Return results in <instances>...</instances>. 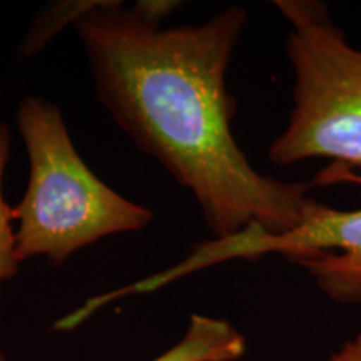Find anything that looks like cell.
Segmentation results:
<instances>
[{
	"label": "cell",
	"instance_id": "cell-5",
	"mask_svg": "<svg viewBox=\"0 0 361 361\" xmlns=\"http://www.w3.org/2000/svg\"><path fill=\"white\" fill-rule=\"evenodd\" d=\"M246 353V338L226 319L192 314L173 348L151 361H236Z\"/></svg>",
	"mask_w": 361,
	"mask_h": 361
},
{
	"label": "cell",
	"instance_id": "cell-6",
	"mask_svg": "<svg viewBox=\"0 0 361 361\" xmlns=\"http://www.w3.org/2000/svg\"><path fill=\"white\" fill-rule=\"evenodd\" d=\"M8 157H11V129L0 121V283L13 278L19 271L17 259V231L13 229L12 206L4 200L2 183Z\"/></svg>",
	"mask_w": 361,
	"mask_h": 361
},
{
	"label": "cell",
	"instance_id": "cell-4",
	"mask_svg": "<svg viewBox=\"0 0 361 361\" xmlns=\"http://www.w3.org/2000/svg\"><path fill=\"white\" fill-rule=\"evenodd\" d=\"M338 180L361 184L353 171L324 169L316 184ZM266 255H283L301 264L329 300L343 305H361V207L336 209L313 202L296 228L281 234H268L256 226L229 238L211 239L200 245L186 261L166 273L139 283L141 293L156 291L179 276L231 259H259Z\"/></svg>",
	"mask_w": 361,
	"mask_h": 361
},
{
	"label": "cell",
	"instance_id": "cell-3",
	"mask_svg": "<svg viewBox=\"0 0 361 361\" xmlns=\"http://www.w3.org/2000/svg\"><path fill=\"white\" fill-rule=\"evenodd\" d=\"M290 24L286 51L295 71L293 109L269 159L290 166L331 159L361 171V51L318 0H276Z\"/></svg>",
	"mask_w": 361,
	"mask_h": 361
},
{
	"label": "cell",
	"instance_id": "cell-1",
	"mask_svg": "<svg viewBox=\"0 0 361 361\" xmlns=\"http://www.w3.org/2000/svg\"><path fill=\"white\" fill-rule=\"evenodd\" d=\"M179 2H92L74 22L97 96L141 151L192 192L216 239L256 226L281 234L305 219V183L261 174L231 133L226 72L247 20L233 6L201 25L162 29Z\"/></svg>",
	"mask_w": 361,
	"mask_h": 361
},
{
	"label": "cell",
	"instance_id": "cell-7",
	"mask_svg": "<svg viewBox=\"0 0 361 361\" xmlns=\"http://www.w3.org/2000/svg\"><path fill=\"white\" fill-rule=\"evenodd\" d=\"M92 6V2H66L61 7L52 8V11L45 12L40 19L34 22V25L30 27L29 34L25 35V39L22 40L19 52L22 57H29L42 51L45 44L56 35L59 30L62 29L66 24L79 19L87 8Z\"/></svg>",
	"mask_w": 361,
	"mask_h": 361
},
{
	"label": "cell",
	"instance_id": "cell-9",
	"mask_svg": "<svg viewBox=\"0 0 361 361\" xmlns=\"http://www.w3.org/2000/svg\"><path fill=\"white\" fill-rule=\"evenodd\" d=\"M0 361H7V358L2 353H0Z\"/></svg>",
	"mask_w": 361,
	"mask_h": 361
},
{
	"label": "cell",
	"instance_id": "cell-2",
	"mask_svg": "<svg viewBox=\"0 0 361 361\" xmlns=\"http://www.w3.org/2000/svg\"><path fill=\"white\" fill-rule=\"evenodd\" d=\"M16 123L30 164L25 194L12 209L19 263L45 256L61 266L99 239L151 224V209L126 200L90 171L56 104L25 97Z\"/></svg>",
	"mask_w": 361,
	"mask_h": 361
},
{
	"label": "cell",
	"instance_id": "cell-8",
	"mask_svg": "<svg viewBox=\"0 0 361 361\" xmlns=\"http://www.w3.org/2000/svg\"><path fill=\"white\" fill-rule=\"evenodd\" d=\"M326 361H361V333L343 343Z\"/></svg>",
	"mask_w": 361,
	"mask_h": 361
}]
</instances>
